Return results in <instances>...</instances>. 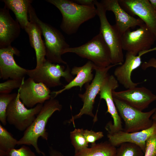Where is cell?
<instances>
[{
    "mask_svg": "<svg viewBox=\"0 0 156 156\" xmlns=\"http://www.w3.org/2000/svg\"><path fill=\"white\" fill-rule=\"evenodd\" d=\"M47 2L56 7L62 15L60 28L66 34L76 33L83 23L97 15L95 7L79 4L73 0H47Z\"/></svg>",
    "mask_w": 156,
    "mask_h": 156,
    "instance_id": "1",
    "label": "cell"
},
{
    "mask_svg": "<svg viewBox=\"0 0 156 156\" xmlns=\"http://www.w3.org/2000/svg\"><path fill=\"white\" fill-rule=\"evenodd\" d=\"M62 107L59 101L55 98H51L46 101L34 121L24 131L23 137L18 140L17 145H32L38 153L45 156L44 153L38 146V139L41 137L48 140L49 134L46 127L49 119L55 112L61 111Z\"/></svg>",
    "mask_w": 156,
    "mask_h": 156,
    "instance_id": "2",
    "label": "cell"
},
{
    "mask_svg": "<svg viewBox=\"0 0 156 156\" xmlns=\"http://www.w3.org/2000/svg\"><path fill=\"white\" fill-rule=\"evenodd\" d=\"M28 14L29 20L37 23L41 29L44 39L47 60L53 63L67 64L62 56L64 51L70 47L62 33L57 29L39 19L31 4L29 8Z\"/></svg>",
    "mask_w": 156,
    "mask_h": 156,
    "instance_id": "3",
    "label": "cell"
},
{
    "mask_svg": "<svg viewBox=\"0 0 156 156\" xmlns=\"http://www.w3.org/2000/svg\"><path fill=\"white\" fill-rule=\"evenodd\" d=\"M68 53L89 60L98 68H105L112 64L109 49L99 32L84 44L65 50L64 54Z\"/></svg>",
    "mask_w": 156,
    "mask_h": 156,
    "instance_id": "4",
    "label": "cell"
},
{
    "mask_svg": "<svg viewBox=\"0 0 156 156\" xmlns=\"http://www.w3.org/2000/svg\"><path fill=\"white\" fill-rule=\"evenodd\" d=\"M97 15L100 23V33L107 46L111 53L112 64H121L124 61L121 45V36L115 25H111L106 16V10L100 2L95 0Z\"/></svg>",
    "mask_w": 156,
    "mask_h": 156,
    "instance_id": "5",
    "label": "cell"
},
{
    "mask_svg": "<svg viewBox=\"0 0 156 156\" xmlns=\"http://www.w3.org/2000/svg\"><path fill=\"white\" fill-rule=\"evenodd\" d=\"M68 64L65 68L64 65L52 63L46 60L40 67L27 69L26 75L37 83H42L49 88L62 85L60 79L62 77L68 83L74 78Z\"/></svg>",
    "mask_w": 156,
    "mask_h": 156,
    "instance_id": "6",
    "label": "cell"
},
{
    "mask_svg": "<svg viewBox=\"0 0 156 156\" xmlns=\"http://www.w3.org/2000/svg\"><path fill=\"white\" fill-rule=\"evenodd\" d=\"M119 115L124 123L123 131L128 133L140 131L151 127V117L155 110L154 108L147 112H143L113 97Z\"/></svg>",
    "mask_w": 156,
    "mask_h": 156,
    "instance_id": "7",
    "label": "cell"
},
{
    "mask_svg": "<svg viewBox=\"0 0 156 156\" xmlns=\"http://www.w3.org/2000/svg\"><path fill=\"white\" fill-rule=\"evenodd\" d=\"M120 65L112 64L103 68H98L94 65V70L95 73L92 82L86 84V91L83 93L78 94L83 103V106L77 114L72 117L70 122H74L75 120L84 114L96 119V115L94 116L92 112L96 97L99 94L103 83L109 75L108 72L109 70L115 66Z\"/></svg>",
    "mask_w": 156,
    "mask_h": 156,
    "instance_id": "8",
    "label": "cell"
},
{
    "mask_svg": "<svg viewBox=\"0 0 156 156\" xmlns=\"http://www.w3.org/2000/svg\"><path fill=\"white\" fill-rule=\"evenodd\" d=\"M17 93L7 108V121L18 130L24 131L34 121L43 104H38L33 108L28 109L21 102Z\"/></svg>",
    "mask_w": 156,
    "mask_h": 156,
    "instance_id": "9",
    "label": "cell"
},
{
    "mask_svg": "<svg viewBox=\"0 0 156 156\" xmlns=\"http://www.w3.org/2000/svg\"><path fill=\"white\" fill-rule=\"evenodd\" d=\"M155 41V36L144 23L135 30H128L121 36L122 50L135 55L151 49Z\"/></svg>",
    "mask_w": 156,
    "mask_h": 156,
    "instance_id": "10",
    "label": "cell"
},
{
    "mask_svg": "<svg viewBox=\"0 0 156 156\" xmlns=\"http://www.w3.org/2000/svg\"><path fill=\"white\" fill-rule=\"evenodd\" d=\"M20 100L27 108L43 104L51 98V91L44 84L37 83L29 77L25 80L18 90Z\"/></svg>",
    "mask_w": 156,
    "mask_h": 156,
    "instance_id": "11",
    "label": "cell"
},
{
    "mask_svg": "<svg viewBox=\"0 0 156 156\" xmlns=\"http://www.w3.org/2000/svg\"><path fill=\"white\" fill-rule=\"evenodd\" d=\"M119 86V83L114 76L109 75L103 83L99 94L101 99L105 101L107 110L106 113L111 115L113 120V124L109 122L105 126L108 133H112L123 131L121 118L120 116L114 102L112 95V92Z\"/></svg>",
    "mask_w": 156,
    "mask_h": 156,
    "instance_id": "12",
    "label": "cell"
},
{
    "mask_svg": "<svg viewBox=\"0 0 156 156\" xmlns=\"http://www.w3.org/2000/svg\"><path fill=\"white\" fill-rule=\"evenodd\" d=\"M113 97L136 109L142 111L156 100V95L144 87L112 92Z\"/></svg>",
    "mask_w": 156,
    "mask_h": 156,
    "instance_id": "13",
    "label": "cell"
},
{
    "mask_svg": "<svg viewBox=\"0 0 156 156\" xmlns=\"http://www.w3.org/2000/svg\"><path fill=\"white\" fill-rule=\"evenodd\" d=\"M122 8L131 15L137 16L149 28L156 38V10L149 0H118Z\"/></svg>",
    "mask_w": 156,
    "mask_h": 156,
    "instance_id": "14",
    "label": "cell"
},
{
    "mask_svg": "<svg viewBox=\"0 0 156 156\" xmlns=\"http://www.w3.org/2000/svg\"><path fill=\"white\" fill-rule=\"evenodd\" d=\"M20 51L11 45L0 48V78L3 80L25 78L27 69L19 66L14 57L19 56Z\"/></svg>",
    "mask_w": 156,
    "mask_h": 156,
    "instance_id": "15",
    "label": "cell"
},
{
    "mask_svg": "<svg viewBox=\"0 0 156 156\" xmlns=\"http://www.w3.org/2000/svg\"><path fill=\"white\" fill-rule=\"evenodd\" d=\"M156 51V47L146 51L140 52L135 55L130 52H127L123 63L118 65L114 70V76L119 83L127 89L137 87L141 83H134L131 79L132 72L140 67L142 64L141 56L145 54Z\"/></svg>",
    "mask_w": 156,
    "mask_h": 156,
    "instance_id": "16",
    "label": "cell"
},
{
    "mask_svg": "<svg viewBox=\"0 0 156 156\" xmlns=\"http://www.w3.org/2000/svg\"><path fill=\"white\" fill-rule=\"evenodd\" d=\"M153 120V123L149 128L140 131L128 133L120 131L112 133H108V141L113 146H119L125 142L135 144L139 146L144 153L146 142L152 135L156 134V121Z\"/></svg>",
    "mask_w": 156,
    "mask_h": 156,
    "instance_id": "17",
    "label": "cell"
},
{
    "mask_svg": "<svg viewBox=\"0 0 156 156\" xmlns=\"http://www.w3.org/2000/svg\"><path fill=\"white\" fill-rule=\"evenodd\" d=\"M100 2L106 11H111L115 17V25L121 35L131 28L141 26L144 23L125 11L120 5L118 0H102Z\"/></svg>",
    "mask_w": 156,
    "mask_h": 156,
    "instance_id": "18",
    "label": "cell"
},
{
    "mask_svg": "<svg viewBox=\"0 0 156 156\" xmlns=\"http://www.w3.org/2000/svg\"><path fill=\"white\" fill-rule=\"evenodd\" d=\"M9 10L5 6L0 9V48L11 45L20 34L21 27Z\"/></svg>",
    "mask_w": 156,
    "mask_h": 156,
    "instance_id": "19",
    "label": "cell"
},
{
    "mask_svg": "<svg viewBox=\"0 0 156 156\" xmlns=\"http://www.w3.org/2000/svg\"><path fill=\"white\" fill-rule=\"evenodd\" d=\"M94 66L93 63L89 60L82 66L73 67L71 70V73L72 75H76L75 77L68 84L64 86L62 89L51 92V98H55L65 91L75 87H79L81 90L84 85L89 83L93 79L94 76L92 72Z\"/></svg>",
    "mask_w": 156,
    "mask_h": 156,
    "instance_id": "20",
    "label": "cell"
},
{
    "mask_svg": "<svg viewBox=\"0 0 156 156\" xmlns=\"http://www.w3.org/2000/svg\"><path fill=\"white\" fill-rule=\"evenodd\" d=\"M28 34L31 46L34 50L36 57V68L40 67L46 60V50L44 42L42 38L41 29L35 22L29 21L25 30Z\"/></svg>",
    "mask_w": 156,
    "mask_h": 156,
    "instance_id": "21",
    "label": "cell"
},
{
    "mask_svg": "<svg viewBox=\"0 0 156 156\" xmlns=\"http://www.w3.org/2000/svg\"><path fill=\"white\" fill-rule=\"evenodd\" d=\"M5 6L14 13L21 28L25 30L29 24V8L32 3L31 0H3Z\"/></svg>",
    "mask_w": 156,
    "mask_h": 156,
    "instance_id": "22",
    "label": "cell"
},
{
    "mask_svg": "<svg viewBox=\"0 0 156 156\" xmlns=\"http://www.w3.org/2000/svg\"><path fill=\"white\" fill-rule=\"evenodd\" d=\"M116 150V147L105 141L75 152L74 156H114Z\"/></svg>",
    "mask_w": 156,
    "mask_h": 156,
    "instance_id": "23",
    "label": "cell"
},
{
    "mask_svg": "<svg viewBox=\"0 0 156 156\" xmlns=\"http://www.w3.org/2000/svg\"><path fill=\"white\" fill-rule=\"evenodd\" d=\"M18 140L0 124V156H5L17 145Z\"/></svg>",
    "mask_w": 156,
    "mask_h": 156,
    "instance_id": "24",
    "label": "cell"
},
{
    "mask_svg": "<svg viewBox=\"0 0 156 156\" xmlns=\"http://www.w3.org/2000/svg\"><path fill=\"white\" fill-rule=\"evenodd\" d=\"M119 146L114 156H144L142 150L135 144L125 142Z\"/></svg>",
    "mask_w": 156,
    "mask_h": 156,
    "instance_id": "25",
    "label": "cell"
},
{
    "mask_svg": "<svg viewBox=\"0 0 156 156\" xmlns=\"http://www.w3.org/2000/svg\"><path fill=\"white\" fill-rule=\"evenodd\" d=\"M83 129H75L70 133V138L75 152L88 148V143L83 134Z\"/></svg>",
    "mask_w": 156,
    "mask_h": 156,
    "instance_id": "26",
    "label": "cell"
},
{
    "mask_svg": "<svg viewBox=\"0 0 156 156\" xmlns=\"http://www.w3.org/2000/svg\"><path fill=\"white\" fill-rule=\"evenodd\" d=\"M17 94L16 93L0 94V121L4 126L7 124L6 111L8 106Z\"/></svg>",
    "mask_w": 156,
    "mask_h": 156,
    "instance_id": "27",
    "label": "cell"
},
{
    "mask_svg": "<svg viewBox=\"0 0 156 156\" xmlns=\"http://www.w3.org/2000/svg\"><path fill=\"white\" fill-rule=\"evenodd\" d=\"M25 80L23 79H10L0 83V93L10 94L15 89L20 88L23 82Z\"/></svg>",
    "mask_w": 156,
    "mask_h": 156,
    "instance_id": "28",
    "label": "cell"
},
{
    "mask_svg": "<svg viewBox=\"0 0 156 156\" xmlns=\"http://www.w3.org/2000/svg\"><path fill=\"white\" fill-rule=\"evenodd\" d=\"M26 145H23L19 149L13 148L6 154V156H36L30 148Z\"/></svg>",
    "mask_w": 156,
    "mask_h": 156,
    "instance_id": "29",
    "label": "cell"
},
{
    "mask_svg": "<svg viewBox=\"0 0 156 156\" xmlns=\"http://www.w3.org/2000/svg\"><path fill=\"white\" fill-rule=\"evenodd\" d=\"M144 156H156V134L152 135L146 141Z\"/></svg>",
    "mask_w": 156,
    "mask_h": 156,
    "instance_id": "30",
    "label": "cell"
},
{
    "mask_svg": "<svg viewBox=\"0 0 156 156\" xmlns=\"http://www.w3.org/2000/svg\"><path fill=\"white\" fill-rule=\"evenodd\" d=\"M83 134L87 141L93 145L95 144V142L101 139L104 136L102 131L95 132L92 130L87 129H83Z\"/></svg>",
    "mask_w": 156,
    "mask_h": 156,
    "instance_id": "31",
    "label": "cell"
},
{
    "mask_svg": "<svg viewBox=\"0 0 156 156\" xmlns=\"http://www.w3.org/2000/svg\"><path fill=\"white\" fill-rule=\"evenodd\" d=\"M150 67H153L156 69V58L153 57L147 61L143 62L141 64V68L144 70Z\"/></svg>",
    "mask_w": 156,
    "mask_h": 156,
    "instance_id": "32",
    "label": "cell"
},
{
    "mask_svg": "<svg viewBox=\"0 0 156 156\" xmlns=\"http://www.w3.org/2000/svg\"><path fill=\"white\" fill-rule=\"evenodd\" d=\"M76 3L81 5L90 7H95L94 0H74Z\"/></svg>",
    "mask_w": 156,
    "mask_h": 156,
    "instance_id": "33",
    "label": "cell"
},
{
    "mask_svg": "<svg viewBox=\"0 0 156 156\" xmlns=\"http://www.w3.org/2000/svg\"><path fill=\"white\" fill-rule=\"evenodd\" d=\"M49 153L50 156H64L60 152L51 147L49 148Z\"/></svg>",
    "mask_w": 156,
    "mask_h": 156,
    "instance_id": "34",
    "label": "cell"
},
{
    "mask_svg": "<svg viewBox=\"0 0 156 156\" xmlns=\"http://www.w3.org/2000/svg\"><path fill=\"white\" fill-rule=\"evenodd\" d=\"M153 8L156 10V0H149Z\"/></svg>",
    "mask_w": 156,
    "mask_h": 156,
    "instance_id": "35",
    "label": "cell"
},
{
    "mask_svg": "<svg viewBox=\"0 0 156 156\" xmlns=\"http://www.w3.org/2000/svg\"><path fill=\"white\" fill-rule=\"evenodd\" d=\"M151 119L153 120H154L156 121V109L155 111L152 116Z\"/></svg>",
    "mask_w": 156,
    "mask_h": 156,
    "instance_id": "36",
    "label": "cell"
}]
</instances>
